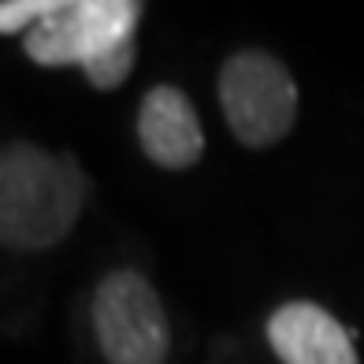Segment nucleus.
Segmentation results:
<instances>
[{"mask_svg": "<svg viewBox=\"0 0 364 364\" xmlns=\"http://www.w3.org/2000/svg\"><path fill=\"white\" fill-rule=\"evenodd\" d=\"M90 190V175L71 153H48L34 141L0 145V250L45 253L60 245Z\"/></svg>", "mask_w": 364, "mask_h": 364, "instance_id": "1", "label": "nucleus"}, {"mask_svg": "<svg viewBox=\"0 0 364 364\" xmlns=\"http://www.w3.org/2000/svg\"><path fill=\"white\" fill-rule=\"evenodd\" d=\"M141 11L138 0H60L23 34V53L41 68H78L93 90H119L134 71Z\"/></svg>", "mask_w": 364, "mask_h": 364, "instance_id": "2", "label": "nucleus"}, {"mask_svg": "<svg viewBox=\"0 0 364 364\" xmlns=\"http://www.w3.org/2000/svg\"><path fill=\"white\" fill-rule=\"evenodd\" d=\"M216 93L230 134L245 149L279 145L297 123V82L287 63L264 48L227 56Z\"/></svg>", "mask_w": 364, "mask_h": 364, "instance_id": "3", "label": "nucleus"}, {"mask_svg": "<svg viewBox=\"0 0 364 364\" xmlns=\"http://www.w3.org/2000/svg\"><path fill=\"white\" fill-rule=\"evenodd\" d=\"M93 335L108 364H164L171 323L156 287L134 268L108 272L93 290Z\"/></svg>", "mask_w": 364, "mask_h": 364, "instance_id": "4", "label": "nucleus"}, {"mask_svg": "<svg viewBox=\"0 0 364 364\" xmlns=\"http://www.w3.org/2000/svg\"><path fill=\"white\" fill-rule=\"evenodd\" d=\"M138 145L149 164L164 171H190L205 156V127L193 101L178 86L145 90L138 105Z\"/></svg>", "mask_w": 364, "mask_h": 364, "instance_id": "5", "label": "nucleus"}, {"mask_svg": "<svg viewBox=\"0 0 364 364\" xmlns=\"http://www.w3.org/2000/svg\"><path fill=\"white\" fill-rule=\"evenodd\" d=\"M268 346L283 364H360L350 327L312 301H290L268 316Z\"/></svg>", "mask_w": 364, "mask_h": 364, "instance_id": "6", "label": "nucleus"}, {"mask_svg": "<svg viewBox=\"0 0 364 364\" xmlns=\"http://www.w3.org/2000/svg\"><path fill=\"white\" fill-rule=\"evenodd\" d=\"M60 0H0V34H30L56 11Z\"/></svg>", "mask_w": 364, "mask_h": 364, "instance_id": "7", "label": "nucleus"}]
</instances>
